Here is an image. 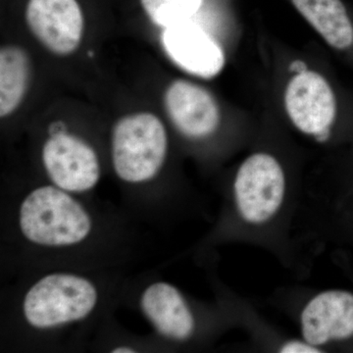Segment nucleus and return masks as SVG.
<instances>
[{
	"label": "nucleus",
	"instance_id": "1",
	"mask_svg": "<svg viewBox=\"0 0 353 353\" xmlns=\"http://www.w3.org/2000/svg\"><path fill=\"white\" fill-rule=\"evenodd\" d=\"M18 221L26 240L46 248L79 245L92 230L85 206L54 185L32 190L21 202Z\"/></svg>",
	"mask_w": 353,
	"mask_h": 353
},
{
	"label": "nucleus",
	"instance_id": "2",
	"mask_svg": "<svg viewBox=\"0 0 353 353\" xmlns=\"http://www.w3.org/2000/svg\"><path fill=\"white\" fill-rule=\"evenodd\" d=\"M99 301L95 285L82 276L52 273L39 279L23 299V315L32 328L50 330L87 318Z\"/></svg>",
	"mask_w": 353,
	"mask_h": 353
},
{
	"label": "nucleus",
	"instance_id": "3",
	"mask_svg": "<svg viewBox=\"0 0 353 353\" xmlns=\"http://www.w3.org/2000/svg\"><path fill=\"white\" fill-rule=\"evenodd\" d=\"M111 148L114 171L121 180L148 182L159 173L166 159V129L152 113L125 116L113 128Z\"/></svg>",
	"mask_w": 353,
	"mask_h": 353
},
{
	"label": "nucleus",
	"instance_id": "4",
	"mask_svg": "<svg viewBox=\"0 0 353 353\" xmlns=\"http://www.w3.org/2000/svg\"><path fill=\"white\" fill-rule=\"evenodd\" d=\"M285 194V172L278 160L268 153L250 155L236 172L234 202L246 223L268 222L280 210Z\"/></svg>",
	"mask_w": 353,
	"mask_h": 353
},
{
	"label": "nucleus",
	"instance_id": "5",
	"mask_svg": "<svg viewBox=\"0 0 353 353\" xmlns=\"http://www.w3.org/2000/svg\"><path fill=\"white\" fill-rule=\"evenodd\" d=\"M285 104L292 124L321 141L329 138L340 111L338 97L328 81L307 70L299 72L288 85Z\"/></svg>",
	"mask_w": 353,
	"mask_h": 353
},
{
	"label": "nucleus",
	"instance_id": "6",
	"mask_svg": "<svg viewBox=\"0 0 353 353\" xmlns=\"http://www.w3.org/2000/svg\"><path fill=\"white\" fill-rule=\"evenodd\" d=\"M41 159L53 185L70 194L88 192L101 179V164L94 148L68 132L51 134L44 143Z\"/></svg>",
	"mask_w": 353,
	"mask_h": 353
},
{
	"label": "nucleus",
	"instance_id": "7",
	"mask_svg": "<svg viewBox=\"0 0 353 353\" xmlns=\"http://www.w3.org/2000/svg\"><path fill=\"white\" fill-rule=\"evenodd\" d=\"M26 21L39 43L55 54H71L82 41L83 16L77 0H29Z\"/></svg>",
	"mask_w": 353,
	"mask_h": 353
},
{
	"label": "nucleus",
	"instance_id": "8",
	"mask_svg": "<svg viewBox=\"0 0 353 353\" xmlns=\"http://www.w3.org/2000/svg\"><path fill=\"white\" fill-rule=\"evenodd\" d=\"M162 46L180 68L199 78H214L222 71L225 55L219 43L192 21L165 28Z\"/></svg>",
	"mask_w": 353,
	"mask_h": 353
},
{
	"label": "nucleus",
	"instance_id": "9",
	"mask_svg": "<svg viewBox=\"0 0 353 353\" xmlns=\"http://www.w3.org/2000/svg\"><path fill=\"white\" fill-rule=\"evenodd\" d=\"M164 101L174 126L187 138H208L219 126L217 102L201 85L189 81H174L165 92Z\"/></svg>",
	"mask_w": 353,
	"mask_h": 353
},
{
	"label": "nucleus",
	"instance_id": "10",
	"mask_svg": "<svg viewBox=\"0 0 353 353\" xmlns=\"http://www.w3.org/2000/svg\"><path fill=\"white\" fill-rule=\"evenodd\" d=\"M304 341L316 347L353 336V294L327 290L313 297L301 315Z\"/></svg>",
	"mask_w": 353,
	"mask_h": 353
},
{
	"label": "nucleus",
	"instance_id": "11",
	"mask_svg": "<svg viewBox=\"0 0 353 353\" xmlns=\"http://www.w3.org/2000/svg\"><path fill=\"white\" fill-rule=\"evenodd\" d=\"M139 304L148 321L165 338L183 341L194 334V314L173 285L157 282L148 285L141 294Z\"/></svg>",
	"mask_w": 353,
	"mask_h": 353
},
{
	"label": "nucleus",
	"instance_id": "12",
	"mask_svg": "<svg viewBox=\"0 0 353 353\" xmlns=\"http://www.w3.org/2000/svg\"><path fill=\"white\" fill-rule=\"evenodd\" d=\"M292 1L331 48L341 52H353V17L343 0Z\"/></svg>",
	"mask_w": 353,
	"mask_h": 353
},
{
	"label": "nucleus",
	"instance_id": "13",
	"mask_svg": "<svg viewBox=\"0 0 353 353\" xmlns=\"http://www.w3.org/2000/svg\"><path fill=\"white\" fill-rule=\"evenodd\" d=\"M31 75L29 55L19 46H4L0 51V115L6 117L24 99Z\"/></svg>",
	"mask_w": 353,
	"mask_h": 353
},
{
	"label": "nucleus",
	"instance_id": "14",
	"mask_svg": "<svg viewBox=\"0 0 353 353\" xmlns=\"http://www.w3.org/2000/svg\"><path fill=\"white\" fill-rule=\"evenodd\" d=\"M150 19L158 27L168 28L192 19L203 0H141Z\"/></svg>",
	"mask_w": 353,
	"mask_h": 353
},
{
	"label": "nucleus",
	"instance_id": "15",
	"mask_svg": "<svg viewBox=\"0 0 353 353\" xmlns=\"http://www.w3.org/2000/svg\"><path fill=\"white\" fill-rule=\"evenodd\" d=\"M282 353H316L320 352L319 347L310 345L306 341H290L281 348Z\"/></svg>",
	"mask_w": 353,
	"mask_h": 353
},
{
	"label": "nucleus",
	"instance_id": "16",
	"mask_svg": "<svg viewBox=\"0 0 353 353\" xmlns=\"http://www.w3.org/2000/svg\"><path fill=\"white\" fill-rule=\"evenodd\" d=\"M111 352L113 353H132L136 352V350H134V348L130 347H118L113 348L112 350H111Z\"/></svg>",
	"mask_w": 353,
	"mask_h": 353
}]
</instances>
